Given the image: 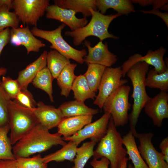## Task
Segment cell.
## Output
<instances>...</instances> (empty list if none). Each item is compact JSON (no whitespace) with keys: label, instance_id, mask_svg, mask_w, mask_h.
I'll list each match as a JSON object with an SVG mask.
<instances>
[{"label":"cell","instance_id":"obj_30","mask_svg":"<svg viewBox=\"0 0 168 168\" xmlns=\"http://www.w3.org/2000/svg\"><path fill=\"white\" fill-rule=\"evenodd\" d=\"M87 65V69L83 75L91 90L96 93L98 91L102 77L106 67L95 64H88Z\"/></svg>","mask_w":168,"mask_h":168},{"label":"cell","instance_id":"obj_16","mask_svg":"<svg viewBox=\"0 0 168 168\" xmlns=\"http://www.w3.org/2000/svg\"><path fill=\"white\" fill-rule=\"evenodd\" d=\"M11 43L15 46H24L27 54L32 52H38L45 44L35 37L28 26L12 28L10 30Z\"/></svg>","mask_w":168,"mask_h":168},{"label":"cell","instance_id":"obj_22","mask_svg":"<svg viewBox=\"0 0 168 168\" xmlns=\"http://www.w3.org/2000/svg\"><path fill=\"white\" fill-rule=\"evenodd\" d=\"M96 0H54V4L63 8L70 9L77 13L81 12L83 17L91 15L89 10L92 9L97 11L96 5Z\"/></svg>","mask_w":168,"mask_h":168},{"label":"cell","instance_id":"obj_3","mask_svg":"<svg viewBox=\"0 0 168 168\" xmlns=\"http://www.w3.org/2000/svg\"><path fill=\"white\" fill-rule=\"evenodd\" d=\"M89 10L91 18L89 22L85 26L73 31H67L64 35L73 39V44L80 45L87 37L93 36L97 37L100 41L109 38L118 39L119 37L110 34L108 28L111 22L115 18L121 15L118 13L110 15L101 14L98 11L92 9Z\"/></svg>","mask_w":168,"mask_h":168},{"label":"cell","instance_id":"obj_13","mask_svg":"<svg viewBox=\"0 0 168 168\" xmlns=\"http://www.w3.org/2000/svg\"><path fill=\"white\" fill-rule=\"evenodd\" d=\"M84 41V44L87 48L88 53L84 57V60L87 64H97L110 67L117 62V56L109 51L106 42L104 44L102 41H100L95 46L92 47L90 42L86 40Z\"/></svg>","mask_w":168,"mask_h":168},{"label":"cell","instance_id":"obj_49","mask_svg":"<svg viewBox=\"0 0 168 168\" xmlns=\"http://www.w3.org/2000/svg\"></svg>","mask_w":168,"mask_h":168},{"label":"cell","instance_id":"obj_4","mask_svg":"<svg viewBox=\"0 0 168 168\" xmlns=\"http://www.w3.org/2000/svg\"><path fill=\"white\" fill-rule=\"evenodd\" d=\"M94 151V159L98 160L102 157L107 158L110 162V168H119L127 153L123 146V139L112 118H110L107 133L99 142Z\"/></svg>","mask_w":168,"mask_h":168},{"label":"cell","instance_id":"obj_47","mask_svg":"<svg viewBox=\"0 0 168 168\" xmlns=\"http://www.w3.org/2000/svg\"><path fill=\"white\" fill-rule=\"evenodd\" d=\"M7 72V69L4 68H0V85L1 83V81L0 80V77L2 76H4L6 73Z\"/></svg>","mask_w":168,"mask_h":168},{"label":"cell","instance_id":"obj_44","mask_svg":"<svg viewBox=\"0 0 168 168\" xmlns=\"http://www.w3.org/2000/svg\"><path fill=\"white\" fill-rule=\"evenodd\" d=\"M132 2L138 3L142 7H145L149 5H152L154 0H131Z\"/></svg>","mask_w":168,"mask_h":168},{"label":"cell","instance_id":"obj_36","mask_svg":"<svg viewBox=\"0 0 168 168\" xmlns=\"http://www.w3.org/2000/svg\"><path fill=\"white\" fill-rule=\"evenodd\" d=\"M14 100L16 103L29 109H33L37 106L32 94L27 89L21 90Z\"/></svg>","mask_w":168,"mask_h":168},{"label":"cell","instance_id":"obj_9","mask_svg":"<svg viewBox=\"0 0 168 168\" xmlns=\"http://www.w3.org/2000/svg\"><path fill=\"white\" fill-rule=\"evenodd\" d=\"M122 77L121 66L106 67L100 81L98 93L93 104L102 109L105 101L112 92L128 82V80L122 78Z\"/></svg>","mask_w":168,"mask_h":168},{"label":"cell","instance_id":"obj_46","mask_svg":"<svg viewBox=\"0 0 168 168\" xmlns=\"http://www.w3.org/2000/svg\"><path fill=\"white\" fill-rule=\"evenodd\" d=\"M129 160L128 158L125 157L121 165L119 168H127V165L128 161Z\"/></svg>","mask_w":168,"mask_h":168},{"label":"cell","instance_id":"obj_20","mask_svg":"<svg viewBox=\"0 0 168 168\" xmlns=\"http://www.w3.org/2000/svg\"><path fill=\"white\" fill-rule=\"evenodd\" d=\"M58 109L64 118L82 115H93L99 112L98 109L90 108L85 104L84 102L76 100L63 103Z\"/></svg>","mask_w":168,"mask_h":168},{"label":"cell","instance_id":"obj_21","mask_svg":"<svg viewBox=\"0 0 168 168\" xmlns=\"http://www.w3.org/2000/svg\"><path fill=\"white\" fill-rule=\"evenodd\" d=\"M96 5L97 9L103 14L109 8L113 9L121 15L135 11L131 1L129 0H96Z\"/></svg>","mask_w":168,"mask_h":168},{"label":"cell","instance_id":"obj_18","mask_svg":"<svg viewBox=\"0 0 168 168\" xmlns=\"http://www.w3.org/2000/svg\"><path fill=\"white\" fill-rule=\"evenodd\" d=\"M47 53V51L44 50L37 59L19 72L16 80L21 90L27 89L39 72L46 67Z\"/></svg>","mask_w":168,"mask_h":168},{"label":"cell","instance_id":"obj_32","mask_svg":"<svg viewBox=\"0 0 168 168\" xmlns=\"http://www.w3.org/2000/svg\"><path fill=\"white\" fill-rule=\"evenodd\" d=\"M9 131L8 124L0 128V160H16L12 145L7 136Z\"/></svg>","mask_w":168,"mask_h":168},{"label":"cell","instance_id":"obj_27","mask_svg":"<svg viewBox=\"0 0 168 168\" xmlns=\"http://www.w3.org/2000/svg\"><path fill=\"white\" fill-rule=\"evenodd\" d=\"M70 63L69 59L63 56L56 50H52L48 52L47 67L54 79H57L63 69Z\"/></svg>","mask_w":168,"mask_h":168},{"label":"cell","instance_id":"obj_43","mask_svg":"<svg viewBox=\"0 0 168 168\" xmlns=\"http://www.w3.org/2000/svg\"><path fill=\"white\" fill-rule=\"evenodd\" d=\"M168 0H154L152 5L153 8L158 9L161 8L163 6L167 4Z\"/></svg>","mask_w":168,"mask_h":168},{"label":"cell","instance_id":"obj_2","mask_svg":"<svg viewBox=\"0 0 168 168\" xmlns=\"http://www.w3.org/2000/svg\"><path fill=\"white\" fill-rule=\"evenodd\" d=\"M149 65L144 62L137 63L132 66L126 75L130 79L133 86L131 97L133 100L132 110L128 115L130 130L134 137L137 132L136 130L138 118L146 102L150 98L147 95L145 79Z\"/></svg>","mask_w":168,"mask_h":168},{"label":"cell","instance_id":"obj_1","mask_svg":"<svg viewBox=\"0 0 168 168\" xmlns=\"http://www.w3.org/2000/svg\"><path fill=\"white\" fill-rule=\"evenodd\" d=\"M58 132L51 134L39 123L19 140L12 147L16 158L28 157L36 153L43 152L52 146H62L66 143Z\"/></svg>","mask_w":168,"mask_h":168},{"label":"cell","instance_id":"obj_5","mask_svg":"<svg viewBox=\"0 0 168 168\" xmlns=\"http://www.w3.org/2000/svg\"><path fill=\"white\" fill-rule=\"evenodd\" d=\"M39 122L32 109L23 107L11 100L9 108V138L12 145L29 132Z\"/></svg>","mask_w":168,"mask_h":168},{"label":"cell","instance_id":"obj_48","mask_svg":"<svg viewBox=\"0 0 168 168\" xmlns=\"http://www.w3.org/2000/svg\"><path fill=\"white\" fill-rule=\"evenodd\" d=\"M128 168H134L132 164H129L128 165Z\"/></svg>","mask_w":168,"mask_h":168},{"label":"cell","instance_id":"obj_42","mask_svg":"<svg viewBox=\"0 0 168 168\" xmlns=\"http://www.w3.org/2000/svg\"><path fill=\"white\" fill-rule=\"evenodd\" d=\"M0 168H18L16 160H0Z\"/></svg>","mask_w":168,"mask_h":168},{"label":"cell","instance_id":"obj_23","mask_svg":"<svg viewBox=\"0 0 168 168\" xmlns=\"http://www.w3.org/2000/svg\"><path fill=\"white\" fill-rule=\"evenodd\" d=\"M123 144L125 146L126 153L131 160L134 168H148L142 158L137 147L135 137L130 130L122 138Z\"/></svg>","mask_w":168,"mask_h":168},{"label":"cell","instance_id":"obj_39","mask_svg":"<svg viewBox=\"0 0 168 168\" xmlns=\"http://www.w3.org/2000/svg\"><path fill=\"white\" fill-rule=\"evenodd\" d=\"M100 160L94 159L90 162L93 168H108L110 164L109 160L105 157H102Z\"/></svg>","mask_w":168,"mask_h":168},{"label":"cell","instance_id":"obj_7","mask_svg":"<svg viewBox=\"0 0 168 168\" xmlns=\"http://www.w3.org/2000/svg\"><path fill=\"white\" fill-rule=\"evenodd\" d=\"M131 87L122 85L115 90L105 101L102 107L104 113H110L117 127L124 126L128 122V112L131 107L128 100Z\"/></svg>","mask_w":168,"mask_h":168},{"label":"cell","instance_id":"obj_24","mask_svg":"<svg viewBox=\"0 0 168 168\" xmlns=\"http://www.w3.org/2000/svg\"><path fill=\"white\" fill-rule=\"evenodd\" d=\"M77 64L70 63L65 66L58 76L57 83L60 88L61 95L67 97L69 95L73 83L77 76L74 74V70Z\"/></svg>","mask_w":168,"mask_h":168},{"label":"cell","instance_id":"obj_37","mask_svg":"<svg viewBox=\"0 0 168 168\" xmlns=\"http://www.w3.org/2000/svg\"><path fill=\"white\" fill-rule=\"evenodd\" d=\"M0 85L11 100L14 99L21 90L17 80L13 79L9 77L3 76Z\"/></svg>","mask_w":168,"mask_h":168},{"label":"cell","instance_id":"obj_15","mask_svg":"<svg viewBox=\"0 0 168 168\" xmlns=\"http://www.w3.org/2000/svg\"><path fill=\"white\" fill-rule=\"evenodd\" d=\"M46 18L58 21L68 26L71 31L86 26L88 22L86 17L79 18L74 11L60 7L55 5H49L46 10Z\"/></svg>","mask_w":168,"mask_h":168},{"label":"cell","instance_id":"obj_8","mask_svg":"<svg viewBox=\"0 0 168 168\" xmlns=\"http://www.w3.org/2000/svg\"><path fill=\"white\" fill-rule=\"evenodd\" d=\"M49 0H14L12 8L19 21L36 27L40 18L49 5Z\"/></svg>","mask_w":168,"mask_h":168},{"label":"cell","instance_id":"obj_40","mask_svg":"<svg viewBox=\"0 0 168 168\" xmlns=\"http://www.w3.org/2000/svg\"><path fill=\"white\" fill-rule=\"evenodd\" d=\"M140 11L144 14H152L158 16L163 20L168 27V14L167 12L163 13L160 12L158 9H153L150 11L141 10Z\"/></svg>","mask_w":168,"mask_h":168},{"label":"cell","instance_id":"obj_6","mask_svg":"<svg viewBox=\"0 0 168 168\" xmlns=\"http://www.w3.org/2000/svg\"><path fill=\"white\" fill-rule=\"evenodd\" d=\"M66 25L62 23L57 28L52 30H44L34 27L30 30L35 36L44 39L51 43L49 48L58 51L69 59H72L82 64L84 62V58L87 55L85 49H77L70 45L62 35V30Z\"/></svg>","mask_w":168,"mask_h":168},{"label":"cell","instance_id":"obj_25","mask_svg":"<svg viewBox=\"0 0 168 168\" xmlns=\"http://www.w3.org/2000/svg\"><path fill=\"white\" fill-rule=\"evenodd\" d=\"M77 146L73 142L69 141L63 146L61 149L43 157V161L47 164L53 161L59 162L68 160L73 162L76 155Z\"/></svg>","mask_w":168,"mask_h":168},{"label":"cell","instance_id":"obj_29","mask_svg":"<svg viewBox=\"0 0 168 168\" xmlns=\"http://www.w3.org/2000/svg\"><path fill=\"white\" fill-rule=\"evenodd\" d=\"M145 79L146 86L158 89L161 91H168V69L164 72L158 73L154 68L147 72Z\"/></svg>","mask_w":168,"mask_h":168},{"label":"cell","instance_id":"obj_41","mask_svg":"<svg viewBox=\"0 0 168 168\" xmlns=\"http://www.w3.org/2000/svg\"><path fill=\"white\" fill-rule=\"evenodd\" d=\"M159 147L161 150V153L163 156L164 160L168 163V137L163 139L161 142Z\"/></svg>","mask_w":168,"mask_h":168},{"label":"cell","instance_id":"obj_35","mask_svg":"<svg viewBox=\"0 0 168 168\" xmlns=\"http://www.w3.org/2000/svg\"><path fill=\"white\" fill-rule=\"evenodd\" d=\"M11 100L0 85V128L8 124L9 108Z\"/></svg>","mask_w":168,"mask_h":168},{"label":"cell","instance_id":"obj_12","mask_svg":"<svg viewBox=\"0 0 168 168\" xmlns=\"http://www.w3.org/2000/svg\"><path fill=\"white\" fill-rule=\"evenodd\" d=\"M166 52V49L161 46L155 51L149 50L143 56L139 54L131 55L121 66L123 77H125L127 72L132 66L140 62H144L153 66L158 73L164 72L168 69V64L163 59L164 56Z\"/></svg>","mask_w":168,"mask_h":168},{"label":"cell","instance_id":"obj_31","mask_svg":"<svg viewBox=\"0 0 168 168\" xmlns=\"http://www.w3.org/2000/svg\"><path fill=\"white\" fill-rule=\"evenodd\" d=\"M96 144V142L91 141L84 143L80 147H77L73 161L74 166L72 168H84L88 161L93 156Z\"/></svg>","mask_w":168,"mask_h":168},{"label":"cell","instance_id":"obj_26","mask_svg":"<svg viewBox=\"0 0 168 168\" xmlns=\"http://www.w3.org/2000/svg\"><path fill=\"white\" fill-rule=\"evenodd\" d=\"M72 90L75 100L84 102L87 99L94 100L96 96V93L90 89L87 81L83 75L77 77L73 83Z\"/></svg>","mask_w":168,"mask_h":168},{"label":"cell","instance_id":"obj_14","mask_svg":"<svg viewBox=\"0 0 168 168\" xmlns=\"http://www.w3.org/2000/svg\"><path fill=\"white\" fill-rule=\"evenodd\" d=\"M168 102L167 93L161 91L153 97H150L144 105L145 113L158 127L161 126L164 119L168 118Z\"/></svg>","mask_w":168,"mask_h":168},{"label":"cell","instance_id":"obj_17","mask_svg":"<svg viewBox=\"0 0 168 168\" xmlns=\"http://www.w3.org/2000/svg\"><path fill=\"white\" fill-rule=\"evenodd\" d=\"M32 110L39 124L49 130L57 127L64 118L58 108L42 101L37 103L36 107Z\"/></svg>","mask_w":168,"mask_h":168},{"label":"cell","instance_id":"obj_38","mask_svg":"<svg viewBox=\"0 0 168 168\" xmlns=\"http://www.w3.org/2000/svg\"><path fill=\"white\" fill-rule=\"evenodd\" d=\"M11 31L9 28H7L0 31V56L5 46L10 41Z\"/></svg>","mask_w":168,"mask_h":168},{"label":"cell","instance_id":"obj_10","mask_svg":"<svg viewBox=\"0 0 168 168\" xmlns=\"http://www.w3.org/2000/svg\"><path fill=\"white\" fill-rule=\"evenodd\" d=\"M109 112L104 114L99 119L85 126L74 135L63 138L64 141H72L78 146L87 138L96 143L99 142L106 134L109 121L111 117Z\"/></svg>","mask_w":168,"mask_h":168},{"label":"cell","instance_id":"obj_45","mask_svg":"<svg viewBox=\"0 0 168 168\" xmlns=\"http://www.w3.org/2000/svg\"><path fill=\"white\" fill-rule=\"evenodd\" d=\"M12 0H0V7L6 6L10 10L12 8Z\"/></svg>","mask_w":168,"mask_h":168},{"label":"cell","instance_id":"obj_11","mask_svg":"<svg viewBox=\"0 0 168 168\" xmlns=\"http://www.w3.org/2000/svg\"><path fill=\"white\" fill-rule=\"evenodd\" d=\"M154 135L151 132L138 133L135 137L138 139L139 145L138 148L141 155L148 168H168V163L164 159L161 153L153 146L152 138Z\"/></svg>","mask_w":168,"mask_h":168},{"label":"cell","instance_id":"obj_19","mask_svg":"<svg viewBox=\"0 0 168 168\" xmlns=\"http://www.w3.org/2000/svg\"><path fill=\"white\" fill-rule=\"evenodd\" d=\"M93 115H86L64 118L58 126V133L63 138L72 136L91 122Z\"/></svg>","mask_w":168,"mask_h":168},{"label":"cell","instance_id":"obj_33","mask_svg":"<svg viewBox=\"0 0 168 168\" xmlns=\"http://www.w3.org/2000/svg\"><path fill=\"white\" fill-rule=\"evenodd\" d=\"M6 6L0 7V31L11 27L16 28L18 27L19 21L14 12L10 11Z\"/></svg>","mask_w":168,"mask_h":168},{"label":"cell","instance_id":"obj_34","mask_svg":"<svg viewBox=\"0 0 168 168\" xmlns=\"http://www.w3.org/2000/svg\"><path fill=\"white\" fill-rule=\"evenodd\" d=\"M16 161L18 168H47V164L44 162L40 154L32 157L16 158Z\"/></svg>","mask_w":168,"mask_h":168},{"label":"cell","instance_id":"obj_28","mask_svg":"<svg viewBox=\"0 0 168 168\" xmlns=\"http://www.w3.org/2000/svg\"><path fill=\"white\" fill-rule=\"evenodd\" d=\"M54 79L50 72L46 67L39 72L32 82L34 86L46 92L52 102H54L52 95V82Z\"/></svg>","mask_w":168,"mask_h":168}]
</instances>
